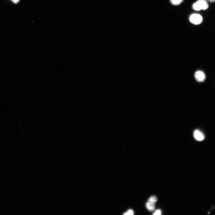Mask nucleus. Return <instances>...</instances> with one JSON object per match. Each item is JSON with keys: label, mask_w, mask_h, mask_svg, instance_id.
<instances>
[{"label": "nucleus", "mask_w": 215, "mask_h": 215, "mask_svg": "<svg viewBox=\"0 0 215 215\" xmlns=\"http://www.w3.org/2000/svg\"><path fill=\"white\" fill-rule=\"evenodd\" d=\"M194 77L196 80L198 82H203L205 80L206 76L203 72L198 70L194 73Z\"/></svg>", "instance_id": "7ed1b4c3"}, {"label": "nucleus", "mask_w": 215, "mask_h": 215, "mask_svg": "<svg viewBox=\"0 0 215 215\" xmlns=\"http://www.w3.org/2000/svg\"><path fill=\"white\" fill-rule=\"evenodd\" d=\"M11 1L14 3H16L19 1V0H11Z\"/></svg>", "instance_id": "9d476101"}, {"label": "nucleus", "mask_w": 215, "mask_h": 215, "mask_svg": "<svg viewBox=\"0 0 215 215\" xmlns=\"http://www.w3.org/2000/svg\"><path fill=\"white\" fill-rule=\"evenodd\" d=\"M189 20L192 23L197 25L201 24L203 21L202 16L198 13H193L189 16Z\"/></svg>", "instance_id": "f03ea898"}, {"label": "nucleus", "mask_w": 215, "mask_h": 215, "mask_svg": "<svg viewBox=\"0 0 215 215\" xmlns=\"http://www.w3.org/2000/svg\"><path fill=\"white\" fill-rule=\"evenodd\" d=\"M162 212L161 210L158 209L156 210L153 214V215H161L162 214Z\"/></svg>", "instance_id": "1a4fd4ad"}, {"label": "nucleus", "mask_w": 215, "mask_h": 215, "mask_svg": "<svg viewBox=\"0 0 215 215\" xmlns=\"http://www.w3.org/2000/svg\"><path fill=\"white\" fill-rule=\"evenodd\" d=\"M184 0H170V3L173 5H178L182 3Z\"/></svg>", "instance_id": "423d86ee"}, {"label": "nucleus", "mask_w": 215, "mask_h": 215, "mask_svg": "<svg viewBox=\"0 0 215 215\" xmlns=\"http://www.w3.org/2000/svg\"><path fill=\"white\" fill-rule=\"evenodd\" d=\"M134 214V211H133L132 210V209H129L128 211L126 212L123 215H133Z\"/></svg>", "instance_id": "6e6552de"}, {"label": "nucleus", "mask_w": 215, "mask_h": 215, "mask_svg": "<svg viewBox=\"0 0 215 215\" xmlns=\"http://www.w3.org/2000/svg\"><path fill=\"white\" fill-rule=\"evenodd\" d=\"M157 198L155 196H150L148 200V201L155 203L157 201Z\"/></svg>", "instance_id": "0eeeda50"}, {"label": "nucleus", "mask_w": 215, "mask_h": 215, "mask_svg": "<svg viewBox=\"0 0 215 215\" xmlns=\"http://www.w3.org/2000/svg\"><path fill=\"white\" fill-rule=\"evenodd\" d=\"M209 5L207 1L205 0H198L192 5L193 9L196 11L201 10H205L207 9Z\"/></svg>", "instance_id": "f257e3e1"}, {"label": "nucleus", "mask_w": 215, "mask_h": 215, "mask_svg": "<svg viewBox=\"0 0 215 215\" xmlns=\"http://www.w3.org/2000/svg\"><path fill=\"white\" fill-rule=\"evenodd\" d=\"M206 1H208L210 2L213 3L215 2V0H205Z\"/></svg>", "instance_id": "9b49d317"}, {"label": "nucleus", "mask_w": 215, "mask_h": 215, "mask_svg": "<svg viewBox=\"0 0 215 215\" xmlns=\"http://www.w3.org/2000/svg\"><path fill=\"white\" fill-rule=\"evenodd\" d=\"M194 136L195 139L198 141H201L204 139V136L203 134L198 130H196L194 131Z\"/></svg>", "instance_id": "20e7f679"}, {"label": "nucleus", "mask_w": 215, "mask_h": 215, "mask_svg": "<svg viewBox=\"0 0 215 215\" xmlns=\"http://www.w3.org/2000/svg\"><path fill=\"white\" fill-rule=\"evenodd\" d=\"M145 206L147 209L149 211H153L154 210L155 208V203L151 202L148 201L146 202Z\"/></svg>", "instance_id": "39448f33"}]
</instances>
